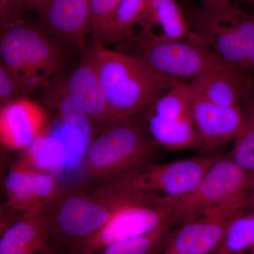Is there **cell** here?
<instances>
[{"label":"cell","instance_id":"31","mask_svg":"<svg viewBox=\"0 0 254 254\" xmlns=\"http://www.w3.org/2000/svg\"><path fill=\"white\" fill-rule=\"evenodd\" d=\"M250 209L254 210V182L250 198Z\"/></svg>","mask_w":254,"mask_h":254},{"label":"cell","instance_id":"23","mask_svg":"<svg viewBox=\"0 0 254 254\" xmlns=\"http://www.w3.org/2000/svg\"><path fill=\"white\" fill-rule=\"evenodd\" d=\"M38 87L14 72L1 63L0 64V104L1 107L18 100L28 98Z\"/></svg>","mask_w":254,"mask_h":254},{"label":"cell","instance_id":"18","mask_svg":"<svg viewBox=\"0 0 254 254\" xmlns=\"http://www.w3.org/2000/svg\"><path fill=\"white\" fill-rule=\"evenodd\" d=\"M50 249L44 210L20 215L1 228L0 254H42Z\"/></svg>","mask_w":254,"mask_h":254},{"label":"cell","instance_id":"11","mask_svg":"<svg viewBox=\"0 0 254 254\" xmlns=\"http://www.w3.org/2000/svg\"><path fill=\"white\" fill-rule=\"evenodd\" d=\"M237 213L218 209L189 220L174 229L162 254H208L223 242L229 225Z\"/></svg>","mask_w":254,"mask_h":254},{"label":"cell","instance_id":"3","mask_svg":"<svg viewBox=\"0 0 254 254\" xmlns=\"http://www.w3.org/2000/svg\"><path fill=\"white\" fill-rule=\"evenodd\" d=\"M158 147L148 131L144 113L110 124L87 149L86 185L113 181L151 163Z\"/></svg>","mask_w":254,"mask_h":254},{"label":"cell","instance_id":"24","mask_svg":"<svg viewBox=\"0 0 254 254\" xmlns=\"http://www.w3.org/2000/svg\"><path fill=\"white\" fill-rule=\"evenodd\" d=\"M232 19L245 54L247 68L254 71V14H247L234 4Z\"/></svg>","mask_w":254,"mask_h":254},{"label":"cell","instance_id":"2","mask_svg":"<svg viewBox=\"0 0 254 254\" xmlns=\"http://www.w3.org/2000/svg\"><path fill=\"white\" fill-rule=\"evenodd\" d=\"M88 51L99 76L110 123L144 113L182 81L157 72L141 60L93 41Z\"/></svg>","mask_w":254,"mask_h":254},{"label":"cell","instance_id":"28","mask_svg":"<svg viewBox=\"0 0 254 254\" xmlns=\"http://www.w3.org/2000/svg\"><path fill=\"white\" fill-rule=\"evenodd\" d=\"M250 214L252 224V240L250 249L246 254H254V210L250 209Z\"/></svg>","mask_w":254,"mask_h":254},{"label":"cell","instance_id":"5","mask_svg":"<svg viewBox=\"0 0 254 254\" xmlns=\"http://www.w3.org/2000/svg\"><path fill=\"white\" fill-rule=\"evenodd\" d=\"M116 46L157 72L182 81L193 79L224 60L193 32L186 39L163 41L133 31Z\"/></svg>","mask_w":254,"mask_h":254},{"label":"cell","instance_id":"20","mask_svg":"<svg viewBox=\"0 0 254 254\" xmlns=\"http://www.w3.org/2000/svg\"><path fill=\"white\" fill-rule=\"evenodd\" d=\"M242 105L245 114L246 127L242 134L234 141L229 156L241 168L254 173V78L249 72Z\"/></svg>","mask_w":254,"mask_h":254},{"label":"cell","instance_id":"14","mask_svg":"<svg viewBox=\"0 0 254 254\" xmlns=\"http://www.w3.org/2000/svg\"><path fill=\"white\" fill-rule=\"evenodd\" d=\"M48 121L46 110L28 98L18 100L1 107V145L12 150L27 149L46 131Z\"/></svg>","mask_w":254,"mask_h":254},{"label":"cell","instance_id":"26","mask_svg":"<svg viewBox=\"0 0 254 254\" xmlns=\"http://www.w3.org/2000/svg\"><path fill=\"white\" fill-rule=\"evenodd\" d=\"M23 12L21 0H0L1 28L22 19Z\"/></svg>","mask_w":254,"mask_h":254},{"label":"cell","instance_id":"15","mask_svg":"<svg viewBox=\"0 0 254 254\" xmlns=\"http://www.w3.org/2000/svg\"><path fill=\"white\" fill-rule=\"evenodd\" d=\"M65 88L70 99L91 120L98 133L110 123V115L103 87L88 48L81 63L68 77Z\"/></svg>","mask_w":254,"mask_h":254},{"label":"cell","instance_id":"27","mask_svg":"<svg viewBox=\"0 0 254 254\" xmlns=\"http://www.w3.org/2000/svg\"><path fill=\"white\" fill-rule=\"evenodd\" d=\"M53 0H21L23 11H32L38 14L41 18L46 14Z\"/></svg>","mask_w":254,"mask_h":254},{"label":"cell","instance_id":"25","mask_svg":"<svg viewBox=\"0 0 254 254\" xmlns=\"http://www.w3.org/2000/svg\"><path fill=\"white\" fill-rule=\"evenodd\" d=\"M122 0H91V34L101 43Z\"/></svg>","mask_w":254,"mask_h":254},{"label":"cell","instance_id":"29","mask_svg":"<svg viewBox=\"0 0 254 254\" xmlns=\"http://www.w3.org/2000/svg\"><path fill=\"white\" fill-rule=\"evenodd\" d=\"M231 0H202L203 4H217V3H222V2H230Z\"/></svg>","mask_w":254,"mask_h":254},{"label":"cell","instance_id":"8","mask_svg":"<svg viewBox=\"0 0 254 254\" xmlns=\"http://www.w3.org/2000/svg\"><path fill=\"white\" fill-rule=\"evenodd\" d=\"M193 95L182 81L144 112L145 125L158 146L171 150H203L192 111Z\"/></svg>","mask_w":254,"mask_h":254},{"label":"cell","instance_id":"4","mask_svg":"<svg viewBox=\"0 0 254 254\" xmlns=\"http://www.w3.org/2000/svg\"><path fill=\"white\" fill-rule=\"evenodd\" d=\"M254 182V173L219 155L195 190L178 200L172 221L178 226L217 209L247 211Z\"/></svg>","mask_w":254,"mask_h":254},{"label":"cell","instance_id":"30","mask_svg":"<svg viewBox=\"0 0 254 254\" xmlns=\"http://www.w3.org/2000/svg\"><path fill=\"white\" fill-rule=\"evenodd\" d=\"M232 254L229 252L228 250H227L225 247L222 245H220V247L217 249L215 251V254Z\"/></svg>","mask_w":254,"mask_h":254},{"label":"cell","instance_id":"7","mask_svg":"<svg viewBox=\"0 0 254 254\" xmlns=\"http://www.w3.org/2000/svg\"><path fill=\"white\" fill-rule=\"evenodd\" d=\"M219 155H198L170 163L147 164L110 182L158 199L178 202L195 190Z\"/></svg>","mask_w":254,"mask_h":254},{"label":"cell","instance_id":"13","mask_svg":"<svg viewBox=\"0 0 254 254\" xmlns=\"http://www.w3.org/2000/svg\"><path fill=\"white\" fill-rule=\"evenodd\" d=\"M193 95L192 111L203 150H213L235 141L246 127L242 105L221 106Z\"/></svg>","mask_w":254,"mask_h":254},{"label":"cell","instance_id":"1","mask_svg":"<svg viewBox=\"0 0 254 254\" xmlns=\"http://www.w3.org/2000/svg\"><path fill=\"white\" fill-rule=\"evenodd\" d=\"M153 198L113 182L60 190L46 208L50 248L71 254L127 205Z\"/></svg>","mask_w":254,"mask_h":254},{"label":"cell","instance_id":"22","mask_svg":"<svg viewBox=\"0 0 254 254\" xmlns=\"http://www.w3.org/2000/svg\"><path fill=\"white\" fill-rule=\"evenodd\" d=\"M147 0H122L102 45H118L134 31L144 11Z\"/></svg>","mask_w":254,"mask_h":254},{"label":"cell","instance_id":"33","mask_svg":"<svg viewBox=\"0 0 254 254\" xmlns=\"http://www.w3.org/2000/svg\"><path fill=\"white\" fill-rule=\"evenodd\" d=\"M244 1L250 3V4H253L254 6V0H244Z\"/></svg>","mask_w":254,"mask_h":254},{"label":"cell","instance_id":"9","mask_svg":"<svg viewBox=\"0 0 254 254\" xmlns=\"http://www.w3.org/2000/svg\"><path fill=\"white\" fill-rule=\"evenodd\" d=\"M177 202L148 198L127 205L71 254H91L105 247L141 236L172 221Z\"/></svg>","mask_w":254,"mask_h":254},{"label":"cell","instance_id":"32","mask_svg":"<svg viewBox=\"0 0 254 254\" xmlns=\"http://www.w3.org/2000/svg\"><path fill=\"white\" fill-rule=\"evenodd\" d=\"M42 254H64L63 253H60V252H56V251L53 250L52 249H50L48 252H47L46 253Z\"/></svg>","mask_w":254,"mask_h":254},{"label":"cell","instance_id":"6","mask_svg":"<svg viewBox=\"0 0 254 254\" xmlns=\"http://www.w3.org/2000/svg\"><path fill=\"white\" fill-rule=\"evenodd\" d=\"M0 55L1 63L38 88L46 85L65 63L59 43L23 19L1 28Z\"/></svg>","mask_w":254,"mask_h":254},{"label":"cell","instance_id":"12","mask_svg":"<svg viewBox=\"0 0 254 254\" xmlns=\"http://www.w3.org/2000/svg\"><path fill=\"white\" fill-rule=\"evenodd\" d=\"M4 188L6 206L20 215L44 210L61 190L51 174L16 164L5 178Z\"/></svg>","mask_w":254,"mask_h":254},{"label":"cell","instance_id":"21","mask_svg":"<svg viewBox=\"0 0 254 254\" xmlns=\"http://www.w3.org/2000/svg\"><path fill=\"white\" fill-rule=\"evenodd\" d=\"M174 227L170 221L149 233L113 244L91 254H158L165 249Z\"/></svg>","mask_w":254,"mask_h":254},{"label":"cell","instance_id":"17","mask_svg":"<svg viewBox=\"0 0 254 254\" xmlns=\"http://www.w3.org/2000/svg\"><path fill=\"white\" fill-rule=\"evenodd\" d=\"M42 19L58 41L83 49L91 33V0H53Z\"/></svg>","mask_w":254,"mask_h":254},{"label":"cell","instance_id":"19","mask_svg":"<svg viewBox=\"0 0 254 254\" xmlns=\"http://www.w3.org/2000/svg\"><path fill=\"white\" fill-rule=\"evenodd\" d=\"M134 31L163 41L186 39L193 34L185 11L176 0H147Z\"/></svg>","mask_w":254,"mask_h":254},{"label":"cell","instance_id":"16","mask_svg":"<svg viewBox=\"0 0 254 254\" xmlns=\"http://www.w3.org/2000/svg\"><path fill=\"white\" fill-rule=\"evenodd\" d=\"M249 71L222 60L187 84L193 95L210 103L235 106L242 104Z\"/></svg>","mask_w":254,"mask_h":254},{"label":"cell","instance_id":"10","mask_svg":"<svg viewBox=\"0 0 254 254\" xmlns=\"http://www.w3.org/2000/svg\"><path fill=\"white\" fill-rule=\"evenodd\" d=\"M231 2L202 4L185 10L191 31L219 56L239 66L247 68V61L233 19Z\"/></svg>","mask_w":254,"mask_h":254}]
</instances>
